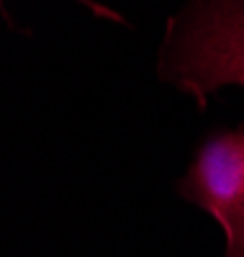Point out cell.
<instances>
[{
    "label": "cell",
    "instance_id": "1",
    "mask_svg": "<svg viewBox=\"0 0 244 257\" xmlns=\"http://www.w3.org/2000/svg\"><path fill=\"white\" fill-rule=\"evenodd\" d=\"M180 196L226 231V257H244V126L213 132L195 152Z\"/></svg>",
    "mask_w": 244,
    "mask_h": 257
}]
</instances>
